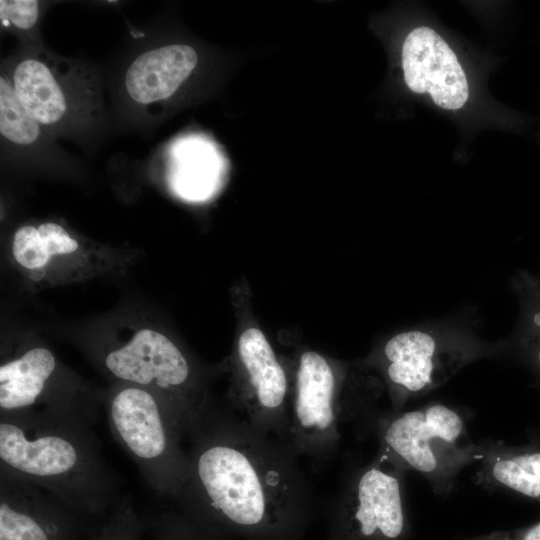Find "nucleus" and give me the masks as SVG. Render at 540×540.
<instances>
[{
	"label": "nucleus",
	"instance_id": "f257e3e1",
	"mask_svg": "<svg viewBox=\"0 0 540 540\" xmlns=\"http://www.w3.org/2000/svg\"><path fill=\"white\" fill-rule=\"evenodd\" d=\"M179 513L219 540H301L313 501L298 456L233 409L212 403L186 431Z\"/></svg>",
	"mask_w": 540,
	"mask_h": 540
},
{
	"label": "nucleus",
	"instance_id": "f03ea898",
	"mask_svg": "<svg viewBox=\"0 0 540 540\" xmlns=\"http://www.w3.org/2000/svg\"><path fill=\"white\" fill-rule=\"evenodd\" d=\"M0 464L92 518L119 499L92 426L46 410L0 412Z\"/></svg>",
	"mask_w": 540,
	"mask_h": 540
},
{
	"label": "nucleus",
	"instance_id": "7ed1b4c3",
	"mask_svg": "<svg viewBox=\"0 0 540 540\" xmlns=\"http://www.w3.org/2000/svg\"><path fill=\"white\" fill-rule=\"evenodd\" d=\"M108 426L149 486L174 499L189 472L181 440L185 426L159 393L140 386L113 384L103 394Z\"/></svg>",
	"mask_w": 540,
	"mask_h": 540
},
{
	"label": "nucleus",
	"instance_id": "20e7f679",
	"mask_svg": "<svg viewBox=\"0 0 540 540\" xmlns=\"http://www.w3.org/2000/svg\"><path fill=\"white\" fill-rule=\"evenodd\" d=\"M495 343L455 325L419 326L382 343L366 365L382 376L394 412L441 386L466 365L496 354Z\"/></svg>",
	"mask_w": 540,
	"mask_h": 540
},
{
	"label": "nucleus",
	"instance_id": "39448f33",
	"mask_svg": "<svg viewBox=\"0 0 540 540\" xmlns=\"http://www.w3.org/2000/svg\"><path fill=\"white\" fill-rule=\"evenodd\" d=\"M377 433L380 449L421 473L437 495L450 494L463 468L480 460V446L469 438L463 418L444 404L385 414Z\"/></svg>",
	"mask_w": 540,
	"mask_h": 540
},
{
	"label": "nucleus",
	"instance_id": "423d86ee",
	"mask_svg": "<svg viewBox=\"0 0 540 540\" xmlns=\"http://www.w3.org/2000/svg\"><path fill=\"white\" fill-rule=\"evenodd\" d=\"M94 358L115 384L140 386L162 395L186 431L211 402L206 372L161 331L139 329L125 342L98 346Z\"/></svg>",
	"mask_w": 540,
	"mask_h": 540
},
{
	"label": "nucleus",
	"instance_id": "0eeeda50",
	"mask_svg": "<svg viewBox=\"0 0 540 540\" xmlns=\"http://www.w3.org/2000/svg\"><path fill=\"white\" fill-rule=\"evenodd\" d=\"M406 470L379 448L371 462L350 472L334 501L326 540H405L409 531L403 499Z\"/></svg>",
	"mask_w": 540,
	"mask_h": 540
},
{
	"label": "nucleus",
	"instance_id": "6e6552de",
	"mask_svg": "<svg viewBox=\"0 0 540 540\" xmlns=\"http://www.w3.org/2000/svg\"><path fill=\"white\" fill-rule=\"evenodd\" d=\"M95 391L41 344L10 349L0 364V412L41 409L93 425L103 405Z\"/></svg>",
	"mask_w": 540,
	"mask_h": 540
},
{
	"label": "nucleus",
	"instance_id": "1a4fd4ad",
	"mask_svg": "<svg viewBox=\"0 0 540 540\" xmlns=\"http://www.w3.org/2000/svg\"><path fill=\"white\" fill-rule=\"evenodd\" d=\"M290 377L287 444L297 456L323 464L341 439L345 370L327 356L304 349L291 364Z\"/></svg>",
	"mask_w": 540,
	"mask_h": 540
},
{
	"label": "nucleus",
	"instance_id": "9d476101",
	"mask_svg": "<svg viewBox=\"0 0 540 540\" xmlns=\"http://www.w3.org/2000/svg\"><path fill=\"white\" fill-rule=\"evenodd\" d=\"M231 365L232 409L258 430L287 443L290 370L261 329L251 326L241 331Z\"/></svg>",
	"mask_w": 540,
	"mask_h": 540
},
{
	"label": "nucleus",
	"instance_id": "9b49d317",
	"mask_svg": "<svg viewBox=\"0 0 540 540\" xmlns=\"http://www.w3.org/2000/svg\"><path fill=\"white\" fill-rule=\"evenodd\" d=\"M90 519L0 464V540H78Z\"/></svg>",
	"mask_w": 540,
	"mask_h": 540
},
{
	"label": "nucleus",
	"instance_id": "f8f14e48",
	"mask_svg": "<svg viewBox=\"0 0 540 540\" xmlns=\"http://www.w3.org/2000/svg\"><path fill=\"white\" fill-rule=\"evenodd\" d=\"M402 68L408 88L427 93L433 102L448 110H457L469 97L466 74L454 51L433 29H413L402 46Z\"/></svg>",
	"mask_w": 540,
	"mask_h": 540
},
{
	"label": "nucleus",
	"instance_id": "ddd939ff",
	"mask_svg": "<svg viewBox=\"0 0 540 540\" xmlns=\"http://www.w3.org/2000/svg\"><path fill=\"white\" fill-rule=\"evenodd\" d=\"M196 51L184 44H173L147 51L129 67L125 86L138 103L149 104L171 96L197 64Z\"/></svg>",
	"mask_w": 540,
	"mask_h": 540
},
{
	"label": "nucleus",
	"instance_id": "4468645a",
	"mask_svg": "<svg viewBox=\"0 0 540 540\" xmlns=\"http://www.w3.org/2000/svg\"><path fill=\"white\" fill-rule=\"evenodd\" d=\"M13 88L24 107L40 124H53L66 112V101L49 68L40 61H22L13 74Z\"/></svg>",
	"mask_w": 540,
	"mask_h": 540
},
{
	"label": "nucleus",
	"instance_id": "2eb2a0df",
	"mask_svg": "<svg viewBox=\"0 0 540 540\" xmlns=\"http://www.w3.org/2000/svg\"><path fill=\"white\" fill-rule=\"evenodd\" d=\"M78 248V241L54 222H45L37 227L25 225L18 228L11 244L16 263L30 271L44 269L54 258L70 255Z\"/></svg>",
	"mask_w": 540,
	"mask_h": 540
},
{
	"label": "nucleus",
	"instance_id": "dca6fc26",
	"mask_svg": "<svg viewBox=\"0 0 540 540\" xmlns=\"http://www.w3.org/2000/svg\"><path fill=\"white\" fill-rule=\"evenodd\" d=\"M175 187L184 198L201 200L209 195L221 175L222 162L214 147L190 139L178 147Z\"/></svg>",
	"mask_w": 540,
	"mask_h": 540
},
{
	"label": "nucleus",
	"instance_id": "f3484780",
	"mask_svg": "<svg viewBox=\"0 0 540 540\" xmlns=\"http://www.w3.org/2000/svg\"><path fill=\"white\" fill-rule=\"evenodd\" d=\"M0 132L17 144H30L39 135V123L31 116L13 86L0 78Z\"/></svg>",
	"mask_w": 540,
	"mask_h": 540
},
{
	"label": "nucleus",
	"instance_id": "a211bd4d",
	"mask_svg": "<svg viewBox=\"0 0 540 540\" xmlns=\"http://www.w3.org/2000/svg\"><path fill=\"white\" fill-rule=\"evenodd\" d=\"M145 528L130 498L119 497L92 534V540H140Z\"/></svg>",
	"mask_w": 540,
	"mask_h": 540
},
{
	"label": "nucleus",
	"instance_id": "6ab92c4d",
	"mask_svg": "<svg viewBox=\"0 0 540 540\" xmlns=\"http://www.w3.org/2000/svg\"><path fill=\"white\" fill-rule=\"evenodd\" d=\"M146 526L150 529L152 540H219L172 509L156 512Z\"/></svg>",
	"mask_w": 540,
	"mask_h": 540
},
{
	"label": "nucleus",
	"instance_id": "aec40b11",
	"mask_svg": "<svg viewBox=\"0 0 540 540\" xmlns=\"http://www.w3.org/2000/svg\"><path fill=\"white\" fill-rule=\"evenodd\" d=\"M0 16L21 29L32 27L38 18V2L33 0H1Z\"/></svg>",
	"mask_w": 540,
	"mask_h": 540
},
{
	"label": "nucleus",
	"instance_id": "412c9836",
	"mask_svg": "<svg viewBox=\"0 0 540 540\" xmlns=\"http://www.w3.org/2000/svg\"><path fill=\"white\" fill-rule=\"evenodd\" d=\"M469 540H540V522L520 529L494 531Z\"/></svg>",
	"mask_w": 540,
	"mask_h": 540
},
{
	"label": "nucleus",
	"instance_id": "4be33fe9",
	"mask_svg": "<svg viewBox=\"0 0 540 540\" xmlns=\"http://www.w3.org/2000/svg\"><path fill=\"white\" fill-rule=\"evenodd\" d=\"M533 320H534L535 325L538 326V327H540V312H538V313H536V314L534 315ZM536 358H537V362H538V364H539V366H540V348H539L538 351H537V356H536Z\"/></svg>",
	"mask_w": 540,
	"mask_h": 540
}]
</instances>
